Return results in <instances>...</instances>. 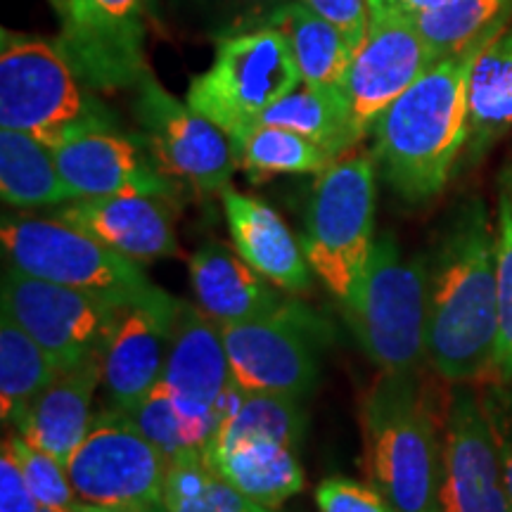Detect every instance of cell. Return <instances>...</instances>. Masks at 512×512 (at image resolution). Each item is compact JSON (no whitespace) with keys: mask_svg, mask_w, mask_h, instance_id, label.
<instances>
[{"mask_svg":"<svg viewBox=\"0 0 512 512\" xmlns=\"http://www.w3.org/2000/svg\"><path fill=\"white\" fill-rule=\"evenodd\" d=\"M427 264V366L451 384L496 368V228L482 200L460 202Z\"/></svg>","mask_w":512,"mask_h":512,"instance_id":"cell-1","label":"cell"},{"mask_svg":"<svg viewBox=\"0 0 512 512\" xmlns=\"http://www.w3.org/2000/svg\"><path fill=\"white\" fill-rule=\"evenodd\" d=\"M508 22L496 24L458 53L441 57L377 117L373 159L399 200L425 204L446 188L465 150L472 64Z\"/></svg>","mask_w":512,"mask_h":512,"instance_id":"cell-2","label":"cell"},{"mask_svg":"<svg viewBox=\"0 0 512 512\" xmlns=\"http://www.w3.org/2000/svg\"><path fill=\"white\" fill-rule=\"evenodd\" d=\"M368 482L396 512H439L441 432L430 392L415 373H382L361 401Z\"/></svg>","mask_w":512,"mask_h":512,"instance_id":"cell-3","label":"cell"},{"mask_svg":"<svg viewBox=\"0 0 512 512\" xmlns=\"http://www.w3.org/2000/svg\"><path fill=\"white\" fill-rule=\"evenodd\" d=\"M342 311L380 373H415L427 363V264L422 256L403 259L394 235L375 240L366 273Z\"/></svg>","mask_w":512,"mask_h":512,"instance_id":"cell-4","label":"cell"},{"mask_svg":"<svg viewBox=\"0 0 512 512\" xmlns=\"http://www.w3.org/2000/svg\"><path fill=\"white\" fill-rule=\"evenodd\" d=\"M3 254L17 271L119 306L145 302L159 287L143 266L114 252L93 235L57 216L5 214L0 223Z\"/></svg>","mask_w":512,"mask_h":512,"instance_id":"cell-5","label":"cell"},{"mask_svg":"<svg viewBox=\"0 0 512 512\" xmlns=\"http://www.w3.org/2000/svg\"><path fill=\"white\" fill-rule=\"evenodd\" d=\"M114 124L98 100L81 91L60 48L3 29L0 41V128L24 131L55 147L81 128Z\"/></svg>","mask_w":512,"mask_h":512,"instance_id":"cell-6","label":"cell"},{"mask_svg":"<svg viewBox=\"0 0 512 512\" xmlns=\"http://www.w3.org/2000/svg\"><path fill=\"white\" fill-rule=\"evenodd\" d=\"M373 155L339 157L313 183L302 247L313 273L349 302L366 273L375 245Z\"/></svg>","mask_w":512,"mask_h":512,"instance_id":"cell-7","label":"cell"},{"mask_svg":"<svg viewBox=\"0 0 512 512\" xmlns=\"http://www.w3.org/2000/svg\"><path fill=\"white\" fill-rule=\"evenodd\" d=\"M302 83L297 60L278 29L221 34L214 62L192 79L188 105L214 121L233 145L261 114Z\"/></svg>","mask_w":512,"mask_h":512,"instance_id":"cell-8","label":"cell"},{"mask_svg":"<svg viewBox=\"0 0 512 512\" xmlns=\"http://www.w3.org/2000/svg\"><path fill=\"white\" fill-rule=\"evenodd\" d=\"M169 460L119 408L93 415L91 430L72 453L67 475L81 503L164 512Z\"/></svg>","mask_w":512,"mask_h":512,"instance_id":"cell-9","label":"cell"},{"mask_svg":"<svg viewBox=\"0 0 512 512\" xmlns=\"http://www.w3.org/2000/svg\"><path fill=\"white\" fill-rule=\"evenodd\" d=\"M3 309L41 344L57 368L69 370L105 354L126 306L10 266L3 273Z\"/></svg>","mask_w":512,"mask_h":512,"instance_id":"cell-10","label":"cell"},{"mask_svg":"<svg viewBox=\"0 0 512 512\" xmlns=\"http://www.w3.org/2000/svg\"><path fill=\"white\" fill-rule=\"evenodd\" d=\"M133 114L143 128L140 138L164 176L178 178L197 192L221 195L230 188L240 166L233 140L188 102L176 100L150 72L138 81Z\"/></svg>","mask_w":512,"mask_h":512,"instance_id":"cell-11","label":"cell"},{"mask_svg":"<svg viewBox=\"0 0 512 512\" xmlns=\"http://www.w3.org/2000/svg\"><path fill=\"white\" fill-rule=\"evenodd\" d=\"M64 60L91 91L136 88L147 74V0H53Z\"/></svg>","mask_w":512,"mask_h":512,"instance_id":"cell-12","label":"cell"},{"mask_svg":"<svg viewBox=\"0 0 512 512\" xmlns=\"http://www.w3.org/2000/svg\"><path fill=\"white\" fill-rule=\"evenodd\" d=\"M320 330L302 304L278 316L221 325L233 384L249 394L302 399L318 380Z\"/></svg>","mask_w":512,"mask_h":512,"instance_id":"cell-13","label":"cell"},{"mask_svg":"<svg viewBox=\"0 0 512 512\" xmlns=\"http://www.w3.org/2000/svg\"><path fill=\"white\" fill-rule=\"evenodd\" d=\"M162 384L181 418L185 441L202 453L226 413L235 384L221 325L200 306L181 302Z\"/></svg>","mask_w":512,"mask_h":512,"instance_id":"cell-14","label":"cell"},{"mask_svg":"<svg viewBox=\"0 0 512 512\" xmlns=\"http://www.w3.org/2000/svg\"><path fill=\"white\" fill-rule=\"evenodd\" d=\"M439 512H512L482 399L456 384L441 430Z\"/></svg>","mask_w":512,"mask_h":512,"instance_id":"cell-15","label":"cell"},{"mask_svg":"<svg viewBox=\"0 0 512 512\" xmlns=\"http://www.w3.org/2000/svg\"><path fill=\"white\" fill-rule=\"evenodd\" d=\"M437 62L411 17L370 12L368 36L351 57L342 83L358 133L366 136L377 117Z\"/></svg>","mask_w":512,"mask_h":512,"instance_id":"cell-16","label":"cell"},{"mask_svg":"<svg viewBox=\"0 0 512 512\" xmlns=\"http://www.w3.org/2000/svg\"><path fill=\"white\" fill-rule=\"evenodd\" d=\"M50 150L74 200L147 195L171 202L176 197L174 178L162 174L143 138L121 136L114 124L81 128Z\"/></svg>","mask_w":512,"mask_h":512,"instance_id":"cell-17","label":"cell"},{"mask_svg":"<svg viewBox=\"0 0 512 512\" xmlns=\"http://www.w3.org/2000/svg\"><path fill=\"white\" fill-rule=\"evenodd\" d=\"M178 309L181 299L159 287L121 313L102 363V382L114 408L133 415L162 382Z\"/></svg>","mask_w":512,"mask_h":512,"instance_id":"cell-18","label":"cell"},{"mask_svg":"<svg viewBox=\"0 0 512 512\" xmlns=\"http://www.w3.org/2000/svg\"><path fill=\"white\" fill-rule=\"evenodd\" d=\"M55 216L138 264L181 254L169 202L157 197H79L57 209Z\"/></svg>","mask_w":512,"mask_h":512,"instance_id":"cell-19","label":"cell"},{"mask_svg":"<svg viewBox=\"0 0 512 512\" xmlns=\"http://www.w3.org/2000/svg\"><path fill=\"white\" fill-rule=\"evenodd\" d=\"M221 200L230 238L242 259L280 290L309 292L313 268L283 216L266 202L233 188L223 190Z\"/></svg>","mask_w":512,"mask_h":512,"instance_id":"cell-20","label":"cell"},{"mask_svg":"<svg viewBox=\"0 0 512 512\" xmlns=\"http://www.w3.org/2000/svg\"><path fill=\"white\" fill-rule=\"evenodd\" d=\"M190 283L197 306L219 325L278 316L297 304L223 242H209L192 254Z\"/></svg>","mask_w":512,"mask_h":512,"instance_id":"cell-21","label":"cell"},{"mask_svg":"<svg viewBox=\"0 0 512 512\" xmlns=\"http://www.w3.org/2000/svg\"><path fill=\"white\" fill-rule=\"evenodd\" d=\"M105 354L91 356L79 366L60 370L17 422V434L67 465L91 430V403L102 380Z\"/></svg>","mask_w":512,"mask_h":512,"instance_id":"cell-22","label":"cell"},{"mask_svg":"<svg viewBox=\"0 0 512 512\" xmlns=\"http://www.w3.org/2000/svg\"><path fill=\"white\" fill-rule=\"evenodd\" d=\"M211 472L226 479L249 501L268 510L280 508L287 498L304 489V467L297 446L273 439H249L202 453Z\"/></svg>","mask_w":512,"mask_h":512,"instance_id":"cell-23","label":"cell"},{"mask_svg":"<svg viewBox=\"0 0 512 512\" xmlns=\"http://www.w3.org/2000/svg\"><path fill=\"white\" fill-rule=\"evenodd\" d=\"M512 131V27L477 55L467 81V140L460 164L472 166Z\"/></svg>","mask_w":512,"mask_h":512,"instance_id":"cell-24","label":"cell"},{"mask_svg":"<svg viewBox=\"0 0 512 512\" xmlns=\"http://www.w3.org/2000/svg\"><path fill=\"white\" fill-rule=\"evenodd\" d=\"M259 124L280 126L309 138L330 157H344L363 136L351 117L347 95L339 86L299 83L261 114Z\"/></svg>","mask_w":512,"mask_h":512,"instance_id":"cell-25","label":"cell"},{"mask_svg":"<svg viewBox=\"0 0 512 512\" xmlns=\"http://www.w3.org/2000/svg\"><path fill=\"white\" fill-rule=\"evenodd\" d=\"M261 27L278 29L285 36L304 83L342 88L354 50L328 19L306 8L302 0H290L271 12Z\"/></svg>","mask_w":512,"mask_h":512,"instance_id":"cell-26","label":"cell"},{"mask_svg":"<svg viewBox=\"0 0 512 512\" xmlns=\"http://www.w3.org/2000/svg\"><path fill=\"white\" fill-rule=\"evenodd\" d=\"M0 195L17 209L55 207L74 200L57 171L53 150L15 128H0Z\"/></svg>","mask_w":512,"mask_h":512,"instance_id":"cell-27","label":"cell"},{"mask_svg":"<svg viewBox=\"0 0 512 512\" xmlns=\"http://www.w3.org/2000/svg\"><path fill=\"white\" fill-rule=\"evenodd\" d=\"M57 373L60 368L41 344L8 309L0 311V418L5 425H17Z\"/></svg>","mask_w":512,"mask_h":512,"instance_id":"cell-28","label":"cell"},{"mask_svg":"<svg viewBox=\"0 0 512 512\" xmlns=\"http://www.w3.org/2000/svg\"><path fill=\"white\" fill-rule=\"evenodd\" d=\"M304 430L306 413L299 406V399L280 394H249L233 387L226 413L204 451L249 439H273L299 448Z\"/></svg>","mask_w":512,"mask_h":512,"instance_id":"cell-29","label":"cell"},{"mask_svg":"<svg viewBox=\"0 0 512 512\" xmlns=\"http://www.w3.org/2000/svg\"><path fill=\"white\" fill-rule=\"evenodd\" d=\"M240 169L252 181L280 174H320L335 162L323 147L280 126L256 124L235 143Z\"/></svg>","mask_w":512,"mask_h":512,"instance_id":"cell-30","label":"cell"},{"mask_svg":"<svg viewBox=\"0 0 512 512\" xmlns=\"http://www.w3.org/2000/svg\"><path fill=\"white\" fill-rule=\"evenodd\" d=\"M512 17V0H446V3L434 5L413 15V24L430 43V48L441 57H448L486 31L494 29L496 24L508 22Z\"/></svg>","mask_w":512,"mask_h":512,"instance_id":"cell-31","label":"cell"},{"mask_svg":"<svg viewBox=\"0 0 512 512\" xmlns=\"http://www.w3.org/2000/svg\"><path fill=\"white\" fill-rule=\"evenodd\" d=\"M164 512H273L249 501L211 472L202 456L171 460L166 467Z\"/></svg>","mask_w":512,"mask_h":512,"instance_id":"cell-32","label":"cell"},{"mask_svg":"<svg viewBox=\"0 0 512 512\" xmlns=\"http://www.w3.org/2000/svg\"><path fill=\"white\" fill-rule=\"evenodd\" d=\"M496 273H498V351L496 373L512 382V157L498 174L496 211Z\"/></svg>","mask_w":512,"mask_h":512,"instance_id":"cell-33","label":"cell"},{"mask_svg":"<svg viewBox=\"0 0 512 512\" xmlns=\"http://www.w3.org/2000/svg\"><path fill=\"white\" fill-rule=\"evenodd\" d=\"M8 439L36 501L50 512H74L76 503L81 501L76 496L72 482H69L67 465L50 456V453L41 451V448L31 446L19 434Z\"/></svg>","mask_w":512,"mask_h":512,"instance_id":"cell-34","label":"cell"},{"mask_svg":"<svg viewBox=\"0 0 512 512\" xmlns=\"http://www.w3.org/2000/svg\"><path fill=\"white\" fill-rule=\"evenodd\" d=\"M133 420H136V425L145 432V437L164 453L169 463L171 460H181L188 456H202V453L192 451L188 441H185L181 418H178L174 401H171V396L164 389L162 382H159L155 392L143 401V406L133 413Z\"/></svg>","mask_w":512,"mask_h":512,"instance_id":"cell-35","label":"cell"},{"mask_svg":"<svg viewBox=\"0 0 512 512\" xmlns=\"http://www.w3.org/2000/svg\"><path fill=\"white\" fill-rule=\"evenodd\" d=\"M316 503L320 512H396L373 484L328 477L318 484Z\"/></svg>","mask_w":512,"mask_h":512,"instance_id":"cell-36","label":"cell"},{"mask_svg":"<svg viewBox=\"0 0 512 512\" xmlns=\"http://www.w3.org/2000/svg\"><path fill=\"white\" fill-rule=\"evenodd\" d=\"M486 420H489L491 432L498 448V458L503 467V482L508 489V498L512 505V389L508 382H496L479 394Z\"/></svg>","mask_w":512,"mask_h":512,"instance_id":"cell-37","label":"cell"},{"mask_svg":"<svg viewBox=\"0 0 512 512\" xmlns=\"http://www.w3.org/2000/svg\"><path fill=\"white\" fill-rule=\"evenodd\" d=\"M302 3L316 15L328 19L354 53L363 46L370 24L368 0H302Z\"/></svg>","mask_w":512,"mask_h":512,"instance_id":"cell-38","label":"cell"},{"mask_svg":"<svg viewBox=\"0 0 512 512\" xmlns=\"http://www.w3.org/2000/svg\"><path fill=\"white\" fill-rule=\"evenodd\" d=\"M0 512H50L31 494L10 439L3 441L0 451Z\"/></svg>","mask_w":512,"mask_h":512,"instance_id":"cell-39","label":"cell"},{"mask_svg":"<svg viewBox=\"0 0 512 512\" xmlns=\"http://www.w3.org/2000/svg\"><path fill=\"white\" fill-rule=\"evenodd\" d=\"M285 3L290 0H228V8L233 10V31L261 27V22Z\"/></svg>","mask_w":512,"mask_h":512,"instance_id":"cell-40","label":"cell"},{"mask_svg":"<svg viewBox=\"0 0 512 512\" xmlns=\"http://www.w3.org/2000/svg\"><path fill=\"white\" fill-rule=\"evenodd\" d=\"M441 3H446V0H368V8L370 12H396V15L413 17Z\"/></svg>","mask_w":512,"mask_h":512,"instance_id":"cell-41","label":"cell"},{"mask_svg":"<svg viewBox=\"0 0 512 512\" xmlns=\"http://www.w3.org/2000/svg\"><path fill=\"white\" fill-rule=\"evenodd\" d=\"M74 512H152V510H143V508H102V505L76 503Z\"/></svg>","mask_w":512,"mask_h":512,"instance_id":"cell-42","label":"cell"}]
</instances>
